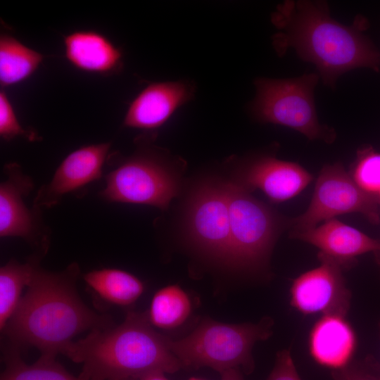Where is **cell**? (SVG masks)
I'll list each match as a JSON object with an SVG mask.
<instances>
[{
	"label": "cell",
	"mask_w": 380,
	"mask_h": 380,
	"mask_svg": "<svg viewBox=\"0 0 380 380\" xmlns=\"http://www.w3.org/2000/svg\"><path fill=\"white\" fill-rule=\"evenodd\" d=\"M169 339L156 331L146 312L129 311L120 325L93 330L61 353L82 365L80 376L86 380H139L149 372L182 367Z\"/></svg>",
	"instance_id": "3"
},
{
	"label": "cell",
	"mask_w": 380,
	"mask_h": 380,
	"mask_svg": "<svg viewBox=\"0 0 380 380\" xmlns=\"http://www.w3.org/2000/svg\"><path fill=\"white\" fill-rule=\"evenodd\" d=\"M273 321L265 317L257 324H225L203 320L190 334L169 339L170 348L182 367H211L220 373L241 367L246 373L254 367L251 350L258 341L272 334Z\"/></svg>",
	"instance_id": "4"
},
{
	"label": "cell",
	"mask_w": 380,
	"mask_h": 380,
	"mask_svg": "<svg viewBox=\"0 0 380 380\" xmlns=\"http://www.w3.org/2000/svg\"><path fill=\"white\" fill-rule=\"evenodd\" d=\"M374 258L376 260V262L379 265L380 268V248L376 251L374 252Z\"/></svg>",
	"instance_id": "29"
},
{
	"label": "cell",
	"mask_w": 380,
	"mask_h": 380,
	"mask_svg": "<svg viewBox=\"0 0 380 380\" xmlns=\"http://www.w3.org/2000/svg\"><path fill=\"white\" fill-rule=\"evenodd\" d=\"M65 57L88 73L109 76L121 70L123 55L106 36L95 30H76L63 37Z\"/></svg>",
	"instance_id": "16"
},
{
	"label": "cell",
	"mask_w": 380,
	"mask_h": 380,
	"mask_svg": "<svg viewBox=\"0 0 380 380\" xmlns=\"http://www.w3.org/2000/svg\"><path fill=\"white\" fill-rule=\"evenodd\" d=\"M110 148V142H103L84 146L69 153L51 181L39 189L34 206H53L64 195L99 179Z\"/></svg>",
	"instance_id": "11"
},
{
	"label": "cell",
	"mask_w": 380,
	"mask_h": 380,
	"mask_svg": "<svg viewBox=\"0 0 380 380\" xmlns=\"http://www.w3.org/2000/svg\"><path fill=\"white\" fill-rule=\"evenodd\" d=\"M178 191L176 178L158 154L141 148L108 173L101 196L111 202L144 204L165 210Z\"/></svg>",
	"instance_id": "7"
},
{
	"label": "cell",
	"mask_w": 380,
	"mask_h": 380,
	"mask_svg": "<svg viewBox=\"0 0 380 380\" xmlns=\"http://www.w3.org/2000/svg\"><path fill=\"white\" fill-rule=\"evenodd\" d=\"M78 274L75 263L60 272L36 267L25 294L1 331L8 346L20 351L32 346L41 355L56 357L79 334L113 326L109 316L93 311L79 296Z\"/></svg>",
	"instance_id": "2"
},
{
	"label": "cell",
	"mask_w": 380,
	"mask_h": 380,
	"mask_svg": "<svg viewBox=\"0 0 380 380\" xmlns=\"http://www.w3.org/2000/svg\"><path fill=\"white\" fill-rule=\"evenodd\" d=\"M319 78L314 72L288 79L258 77L254 81L256 94L249 110L260 122L287 127L310 140L331 144L336 131L320 124L316 111L314 90Z\"/></svg>",
	"instance_id": "5"
},
{
	"label": "cell",
	"mask_w": 380,
	"mask_h": 380,
	"mask_svg": "<svg viewBox=\"0 0 380 380\" xmlns=\"http://www.w3.org/2000/svg\"><path fill=\"white\" fill-rule=\"evenodd\" d=\"M83 278L97 296L115 305H129L137 300L144 291V285L139 278L120 269L92 270L84 274Z\"/></svg>",
	"instance_id": "18"
},
{
	"label": "cell",
	"mask_w": 380,
	"mask_h": 380,
	"mask_svg": "<svg viewBox=\"0 0 380 380\" xmlns=\"http://www.w3.org/2000/svg\"><path fill=\"white\" fill-rule=\"evenodd\" d=\"M37 258L20 263L11 260L0 268V329L2 331L15 312L23 289L30 284L38 265Z\"/></svg>",
	"instance_id": "22"
},
{
	"label": "cell",
	"mask_w": 380,
	"mask_h": 380,
	"mask_svg": "<svg viewBox=\"0 0 380 380\" xmlns=\"http://www.w3.org/2000/svg\"><path fill=\"white\" fill-rule=\"evenodd\" d=\"M224 185L230 220L228 260L239 267L258 266L268 258L277 237L290 222L255 198L238 183Z\"/></svg>",
	"instance_id": "6"
},
{
	"label": "cell",
	"mask_w": 380,
	"mask_h": 380,
	"mask_svg": "<svg viewBox=\"0 0 380 380\" xmlns=\"http://www.w3.org/2000/svg\"><path fill=\"white\" fill-rule=\"evenodd\" d=\"M271 21L279 30L272 37L277 53L282 56L293 49L299 58L315 65L330 88L351 70H380V52L362 33L369 23L361 15L346 25L331 17L327 1H284L271 14Z\"/></svg>",
	"instance_id": "1"
},
{
	"label": "cell",
	"mask_w": 380,
	"mask_h": 380,
	"mask_svg": "<svg viewBox=\"0 0 380 380\" xmlns=\"http://www.w3.org/2000/svg\"><path fill=\"white\" fill-rule=\"evenodd\" d=\"M195 90L194 83L186 80L151 83L131 102L123 124L135 129H157L194 98Z\"/></svg>",
	"instance_id": "12"
},
{
	"label": "cell",
	"mask_w": 380,
	"mask_h": 380,
	"mask_svg": "<svg viewBox=\"0 0 380 380\" xmlns=\"http://www.w3.org/2000/svg\"><path fill=\"white\" fill-rule=\"evenodd\" d=\"M331 375L334 380H380V363L373 356L368 355L332 370Z\"/></svg>",
	"instance_id": "24"
},
{
	"label": "cell",
	"mask_w": 380,
	"mask_h": 380,
	"mask_svg": "<svg viewBox=\"0 0 380 380\" xmlns=\"http://www.w3.org/2000/svg\"><path fill=\"white\" fill-rule=\"evenodd\" d=\"M4 172L7 178L0 185V236L21 237L31 241L37 223L23 197L32 190L33 182L15 163L5 166Z\"/></svg>",
	"instance_id": "17"
},
{
	"label": "cell",
	"mask_w": 380,
	"mask_h": 380,
	"mask_svg": "<svg viewBox=\"0 0 380 380\" xmlns=\"http://www.w3.org/2000/svg\"><path fill=\"white\" fill-rule=\"evenodd\" d=\"M357 342L355 331L346 316L324 315L310 331L309 353L318 365L336 370L353 360Z\"/></svg>",
	"instance_id": "15"
},
{
	"label": "cell",
	"mask_w": 380,
	"mask_h": 380,
	"mask_svg": "<svg viewBox=\"0 0 380 380\" xmlns=\"http://www.w3.org/2000/svg\"><path fill=\"white\" fill-rule=\"evenodd\" d=\"M236 183L248 191L261 190L273 203H281L299 194L312 177L296 163L263 156L250 161Z\"/></svg>",
	"instance_id": "13"
},
{
	"label": "cell",
	"mask_w": 380,
	"mask_h": 380,
	"mask_svg": "<svg viewBox=\"0 0 380 380\" xmlns=\"http://www.w3.org/2000/svg\"><path fill=\"white\" fill-rule=\"evenodd\" d=\"M186 227L189 238L199 249L228 260L230 220L224 184H206L197 189L190 200Z\"/></svg>",
	"instance_id": "10"
},
{
	"label": "cell",
	"mask_w": 380,
	"mask_h": 380,
	"mask_svg": "<svg viewBox=\"0 0 380 380\" xmlns=\"http://www.w3.org/2000/svg\"><path fill=\"white\" fill-rule=\"evenodd\" d=\"M0 136L6 141L18 136L26 137L31 141L37 139L34 133L21 126L8 96L2 89L0 91Z\"/></svg>",
	"instance_id": "25"
},
{
	"label": "cell",
	"mask_w": 380,
	"mask_h": 380,
	"mask_svg": "<svg viewBox=\"0 0 380 380\" xmlns=\"http://www.w3.org/2000/svg\"><path fill=\"white\" fill-rule=\"evenodd\" d=\"M290 237L319 248L317 255L328 258L343 270L353 267L357 257L380 248V241L335 218L304 231H291Z\"/></svg>",
	"instance_id": "14"
},
{
	"label": "cell",
	"mask_w": 380,
	"mask_h": 380,
	"mask_svg": "<svg viewBox=\"0 0 380 380\" xmlns=\"http://www.w3.org/2000/svg\"><path fill=\"white\" fill-rule=\"evenodd\" d=\"M320 265L292 281L291 306L305 315L320 314L346 316L351 292L343 274V270L334 261L317 255Z\"/></svg>",
	"instance_id": "9"
},
{
	"label": "cell",
	"mask_w": 380,
	"mask_h": 380,
	"mask_svg": "<svg viewBox=\"0 0 380 380\" xmlns=\"http://www.w3.org/2000/svg\"><path fill=\"white\" fill-rule=\"evenodd\" d=\"M379 336H380V322L379 323Z\"/></svg>",
	"instance_id": "31"
},
{
	"label": "cell",
	"mask_w": 380,
	"mask_h": 380,
	"mask_svg": "<svg viewBox=\"0 0 380 380\" xmlns=\"http://www.w3.org/2000/svg\"><path fill=\"white\" fill-rule=\"evenodd\" d=\"M221 380H243L238 368H232L221 372Z\"/></svg>",
	"instance_id": "27"
},
{
	"label": "cell",
	"mask_w": 380,
	"mask_h": 380,
	"mask_svg": "<svg viewBox=\"0 0 380 380\" xmlns=\"http://www.w3.org/2000/svg\"><path fill=\"white\" fill-rule=\"evenodd\" d=\"M350 175L361 189L378 198L380 195V153L372 146L358 149Z\"/></svg>",
	"instance_id": "23"
},
{
	"label": "cell",
	"mask_w": 380,
	"mask_h": 380,
	"mask_svg": "<svg viewBox=\"0 0 380 380\" xmlns=\"http://www.w3.org/2000/svg\"><path fill=\"white\" fill-rule=\"evenodd\" d=\"M267 380H301L289 350L279 351Z\"/></svg>",
	"instance_id": "26"
},
{
	"label": "cell",
	"mask_w": 380,
	"mask_h": 380,
	"mask_svg": "<svg viewBox=\"0 0 380 380\" xmlns=\"http://www.w3.org/2000/svg\"><path fill=\"white\" fill-rule=\"evenodd\" d=\"M5 369L1 380H86L69 373L55 356L41 355L33 364L22 359L20 351L7 346L4 350Z\"/></svg>",
	"instance_id": "20"
},
{
	"label": "cell",
	"mask_w": 380,
	"mask_h": 380,
	"mask_svg": "<svg viewBox=\"0 0 380 380\" xmlns=\"http://www.w3.org/2000/svg\"><path fill=\"white\" fill-rule=\"evenodd\" d=\"M189 380H203V379H198V378H196V377H193V378L189 379Z\"/></svg>",
	"instance_id": "30"
},
{
	"label": "cell",
	"mask_w": 380,
	"mask_h": 380,
	"mask_svg": "<svg viewBox=\"0 0 380 380\" xmlns=\"http://www.w3.org/2000/svg\"><path fill=\"white\" fill-rule=\"evenodd\" d=\"M378 198H379V201H380V195L379 196Z\"/></svg>",
	"instance_id": "32"
},
{
	"label": "cell",
	"mask_w": 380,
	"mask_h": 380,
	"mask_svg": "<svg viewBox=\"0 0 380 380\" xmlns=\"http://www.w3.org/2000/svg\"><path fill=\"white\" fill-rule=\"evenodd\" d=\"M191 310L188 294L178 285H168L154 293L146 315L153 327L170 329L181 325Z\"/></svg>",
	"instance_id": "21"
},
{
	"label": "cell",
	"mask_w": 380,
	"mask_h": 380,
	"mask_svg": "<svg viewBox=\"0 0 380 380\" xmlns=\"http://www.w3.org/2000/svg\"><path fill=\"white\" fill-rule=\"evenodd\" d=\"M377 197L361 189L340 162L324 165L308 209L290 222L291 231H304L335 216L358 213L372 224L380 222Z\"/></svg>",
	"instance_id": "8"
},
{
	"label": "cell",
	"mask_w": 380,
	"mask_h": 380,
	"mask_svg": "<svg viewBox=\"0 0 380 380\" xmlns=\"http://www.w3.org/2000/svg\"><path fill=\"white\" fill-rule=\"evenodd\" d=\"M162 372H152L144 375L139 380H169Z\"/></svg>",
	"instance_id": "28"
},
{
	"label": "cell",
	"mask_w": 380,
	"mask_h": 380,
	"mask_svg": "<svg viewBox=\"0 0 380 380\" xmlns=\"http://www.w3.org/2000/svg\"><path fill=\"white\" fill-rule=\"evenodd\" d=\"M44 56L9 34L0 35V84L1 87L19 84L32 76Z\"/></svg>",
	"instance_id": "19"
}]
</instances>
